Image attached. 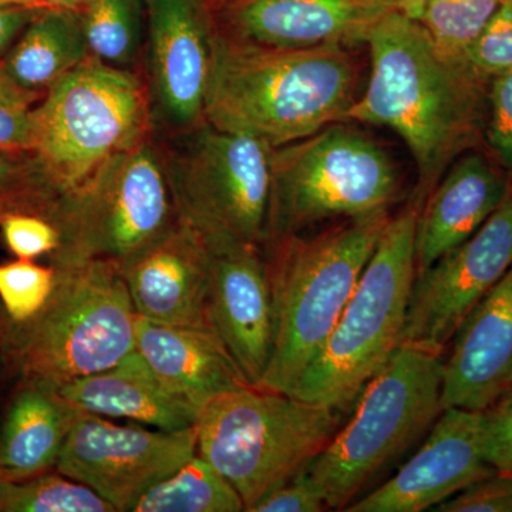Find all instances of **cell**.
<instances>
[{
	"mask_svg": "<svg viewBox=\"0 0 512 512\" xmlns=\"http://www.w3.org/2000/svg\"><path fill=\"white\" fill-rule=\"evenodd\" d=\"M370 76L346 121L386 127L417 168L410 198L423 208L458 157L484 143L490 80L439 53L419 20L392 12L370 33Z\"/></svg>",
	"mask_w": 512,
	"mask_h": 512,
	"instance_id": "cell-1",
	"label": "cell"
},
{
	"mask_svg": "<svg viewBox=\"0 0 512 512\" xmlns=\"http://www.w3.org/2000/svg\"><path fill=\"white\" fill-rule=\"evenodd\" d=\"M352 49L256 46L212 32L205 121L272 148L346 121L359 82Z\"/></svg>",
	"mask_w": 512,
	"mask_h": 512,
	"instance_id": "cell-2",
	"label": "cell"
},
{
	"mask_svg": "<svg viewBox=\"0 0 512 512\" xmlns=\"http://www.w3.org/2000/svg\"><path fill=\"white\" fill-rule=\"evenodd\" d=\"M390 218V211H383L266 245L275 329L271 360L258 387L293 392L335 329Z\"/></svg>",
	"mask_w": 512,
	"mask_h": 512,
	"instance_id": "cell-3",
	"label": "cell"
},
{
	"mask_svg": "<svg viewBox=\"0 0 512 512\" xmlns=\"http://www.w3.org/2000/svg\"><path fill=\"white\" fill-rule=\"evenodd\" d=\"M56 284L33 318L0 333L6 365L26 382L59 389L103 372L136 349L137 312L123 272L106 261L50 264Z\"/></svg>",
	"mask_w": 512,
	"mask_h": 512,
	"instance_id": "cell-4",
	"label": "cell"
},
{
	"mask_svg": "<svg viewBox=\"0 0 512 512\" xmlns=\"http://www.w3.org/2000/svg\"><path fill=\"white\" fill-rule=\"evenodd\" d=\"M419 214L410 200L392 215L335 329L289 396L350 413L402 346L416 279Z\"/></svg>",
	"mask_w": 512,
	"mask_h": 512,
	"instance_id": "cell-5",
	"label": "cell"
},
{
	"mask_svg": "<svg viewBox=\"0 0 512 512\" xmlns=\"http://www.w3.org/2000/svg\"><path fill=\"white\" fill-rule=\"evenodd\" d=\"M348 413L247 386L222 394L197 421V453L227 478L251 512L329 446Z\"/></svg>",
	"mask_w": 512,
	"mask_h": 512,
	"instance_id": "cell-6",
	"label": "cell"
},
{
	"mask_svg": "<svg viewBox=\"0 0 512 512\" xmlns=\"http://www.w3.org/2000/svg\"><path fill=\"white\" fill-rule=\"evenodd\" d=\"M441 355L400 346L366 384L352 417L305 468L329 510L345 511L443 412Z\"/></svg>",
	"mask_w": 512,
	"mask_h": 512,
	"instance_id": "cell-7",
	"label": "cell"
},
{
	"mask_svg": "<svg viewBox=\"0 0 512 512\" xmlns=\"http://www.w3.org/2000/svg\"><path fill=\"white\" fill-rule=\"evenodd\" d=\"M271 164L266 245L329 222L390 211L402 191L390 154L350 121L272 148Z\"/></svg>",
	"mask_w": 512,
	"mask_h": 512,
	"instance_id": "cell-8",
	"label": "cell"
},
{
	"mask_svg": "<svg viewBox=\"0 0 512 512\" xmlns=\"http://www.w3.org/2000/svg\"><path fill=\"white\" fill-rule=\"evenodd\" d=\"M180 220L163 140L153 128L60 198L52 221L60 245L50 264L106 261L123 271Z\"/></svg>",
	"mask_w": 512,
	"mask_h": 512,
	"instance_id": "cell-9",
	"label": "cell"
},
{
	"mask_svg": "<svg viewBox=\"0 0 512 512\" xmlns=\"http://www.w3.org/2000/svg\"><path fill=\"white\" fill-rule=\"evenodd\" d=\"M153 130L143 73L87 57L33 111V151L60 198Z\"/></svg>",
	"mask_w": 512,
	"mask_h": 512,
	"instance_id": "cell-10",
	"label": "cell"
},
{
	"mask_svg": "<svg viewBox=\"0 0 512 512\" xmlns=\"http://www.w3.org/2000/svg\"><path fill=\"white\" fill-rule=\"evenodd\" d=\"M158 136L181 218L207 239L264 249L271 217L272 147L207 121L183 133Z\"/></svg>",
	"mask_w": 512,
	"mask_h": 512,
	"instance_id": "cell-11",
	"label": "cell"
},
{
	"mask_svg": "<svg viewBox=\"0 0 512 512\" xmlns=\"http://www.w3.org/2000/svg\"><path fill=\"white\" fill-rule=\"evenodd\" d=\"M512 266V184L463 244L416 274L402 346L443 356L461 323Z\"/></svg>",
	"mask_w": 512,
	"mask_h": 512,
	"instance_id": "cell-12",
	"label": "cell"
},
{
	"mask_svg": "<svg viewBox=\"0 0 512 512\" xmlns=\"http://www.w3.org/2000/svg\"><path fill=\"white\" fill-rule=\"evenodd\" d=\"M195 454L197 426L150 431L83 413L67 434L55 468L124 512Z\"/></svg>",
	"mask_w": 512,
	"mask_h": 512,
	"instance_id": "cell-13",
	"label": "cell"
},
{
	"mask_svg": "<svg viewBox=\"0 0 512 512\" xmlns=\"http://www.w3.org/2000/svg\"><path fill=\"white\" fill-rule=\"evenodd\" d=\"M143 74L156 133L173 136L205 123L211 22L204 0H144Z\"/></svg>",
	"mask_w": 512,
	"mask_h": 512,
	"instance_id": "cell-14",
	"label": "cell"
},
{
	"mask_svg": "<svg viewBox=\"0 0 512 512\" xmlns=\"http://www.w3.org/2000/svg\"><path fill=\"white\" fill-rule=\"evenodd\" d=\"M212 32L248 45L303 49L366 45L393 12L384 0H204Z\"/></svg>",
	"mask_w": 512,
	"mask_h": 512,
	"instance_id": "cell-15",
	"label": "cell"
},
{
	"mask_svg": "<svg viewBox=\"0 0 512 512\" xmlns=\"http://www.w3.org/2000/svg\"><path fill=\"white\" fill-rule=\"evenodd\" d=\"M483 412L448 407L427 440L396 476L357 498L348 512H421L453 497L468 485L494 476L481 440Z\"/></svg>",
	"mask_w": 512,
	"mask_h": 512,
	"instance_id": "cell-16",
	"label": "cell"
},
{
	"mask_svg": "<svg viewBox=\"0 0 512 512\" xmlns=\"http://www.w3.org/2000/svg\"><path fill=\"white\" fill-rule=\"evenodd\" d=\"M207 244L212 329L245 379L258 387L271 360L275 329L274 293L264 249L229 239H207Z\"/></svg>",
	"mask_w": 512,
	"mask_h": 512,
	"instance_id": "cell-17",
	"label": "cell"
},
{
	"mask_svg": "<svg viewBox=\"0 0 512 512\" xmlns=\"http://www.w3.org/2000/svg\"><path fill=\"white\" fill-rule=\"evenodd\" d=\"M121 272L138 316L215 333L210 320V248L204 235L183 218Z\"/></svg>",
	"mask_w": 512,
	"mask_h": 512,
	"instance_id": "cell-18",
	"label": "cell"
},
{
	"mask_svg": "<svg viewBox=\"0 0 512 512\" xmlns=\"http://www.w3.org/2000/svg\"><path fill=\"white\" fill-rule=\"evenodd\" d=\"M443 363L441 404L484 412L510 387L512 266L468 313Z\"/></svg>",
	"mask_w": 512,
	"mask_h": 512,
	"instance_id": "cell-19",
	"label": "cell"
},
{
	"mask_svg": "<svg viewBox=\"0 0 512 512\" xmlns=\"http://www.w3.org/2000/svg\"><path fill=\"white\" fill-rule=\"evenodd\" d=\"M511 184L490 154L477 148L458 157L420 210L416 274L470 238L500 207Z\"/></svg>",
	"mask_w": 512,
	"mask_h": 512,
	"instance_id": "cell-20",
	"label": "cell"
},
{
	"mask_svg": "<svg viewBox=\"0 0 512 512\" xmlns=\"http://www.w3.org/2000/svg\"><path fill=\"white\" fill-rule=\"evenodd\" d=\"M136 350L164 386L200 414L222 394L252 386L212 332L137 315Z\"/></svg>",
	"mask_w": 512,
	"mask_h": 512,
	"instance_id": "cell-21",
	"label": "cell"
},
{
	"mask_svg": "<svg viewBox=\"0 0 512 512\" xmlns=\"http://www.w3.org/2000/svg\"><path fill=\"white\" fill-rule=\"evenodd\" d=\"M84 413L124 417L174 431L197 426L200 413L164 386L137 352L117 365L55 389Z\"/></svg>",
	"mask_w": 512,
	"mask_h": 512,
	"instance_id": "cell-22",
	"label": "cell"
},
{
	"mask_svg": "<svg viewBox=\"0 0 512 512\" xmlns=\"http://www.w3.org/2000/svg\"><path fill=\"white\" fill-rule=\"evenodd\" d=\"M83 413L53 387L23 380L0 430V468L18 481L52 470Z\"/></svg>",
	"mask_w": 512,
	"mask_h": 512,
	"instance_id": "cell-23",
	"label": "cell"
},
{
	"mask_svg": "<svg viewBox=\"0 0 512 512\" xmlns=\"http://www.w3.org/2000/svg\"><path fill=\"white\" fill-rule=\"evenodd\" d=\"M89 56L79 13L39 8L18 42L3 57L2 67L22 89L45 96L60 77Z\"/></svg>",
	"mask_w": 512,
	"mask_h": 512,
	"instance_id": "cell-24",
	"label": "cell"
},
{
	"mask_svg": "<svg viewBox=\"0 0 512 512\" xmlns=\"http://www.w3.org/2000/svg\"><path fill=\"white\" fill-rule=\"evenodd\" d=\"M77 13L90 56L117 69L143 73L147 43L144 0H90Z\"/></svg>",
	"mask_w": 512,
	"mask_h": 512,
	"instance_id": "cell-25",
	"label": "cell"
},
{
	"mask_svg": "<svg viewBox=\"0 0 512 512\" xmlns=\"http://www.w3.org/2000/svg\"><path fill=\"white\" fill-rule=\"evenodd\" d=\"M133 512H239L244 501L210 461L195 454L131 507Z\"/></svg>",
	"mask_w": 512,
	"mask_h": 512,
	"instance_id": "cell-26",
	"label": "cell"
},
{
	"mask_svg": "<svg viewBox=\"0 0 512 512\" xmlns=\"http://www.w3.org/2000/svg\"><path fill=\"white\" fill-rule=\"evenodd\" d=\"M0 512H117L92 488L46 471L28 480L15 481L0 493Z\"/></svg>",
	"mask_w": 512,
	"mask_h": 512,
	"instance_id": "cell-27",
	"label": "cell"
},
{
	"mask_svg": "<svg viewBox=\"0 0 512 512\" xmlns=\"http://www.w3.org/2000/svg\"><path fill=\"white\" fill-rule=\"evenodd\" d=\"M501 3L503 0H426L419 22L441 55L464 62L468 47Z\"/></svg>",
	"mask_w": 512,
	"mask_h": 512,
	"instance_id": "cell-28",
	"label": "cell"
},
{
	"mask_svg": "<svg viewBox=\"0 0 512 512\" xmlns=\"http://www.w3.org/2000/svg\"><path fill=\"white\" fill-rule=\"evenodd\" d=\"M59 195L32 153L0 154V222L9 214L53 221Z\"/></svg>",
	"mask_w": 512,
	"mask_h": 512,
	"instance_id": "cell-29",
	"label": "cell"
},
{
	"mask_svg": "<svg viewBox=\"0 0 512 512\" xmlns=\"http://www.w3.org/2000/svg\"><path fill=\"white\" fill-rule=\"evenodd\" d=\"M56 284V268L33 259L0 264V305L10 322H25L45 306Z\"/></svg>",
	"mask_w": 512,
	"mask_h": 512,
	"instance_id": "cell-30",
	"label": "cell"
},
{
	"mask_svg": "<svg viewBox=\"0 0 512 512\" xmlns=\"http://www.w3.org/2000/svg\"><path fill=\"white\" fill-rule=\"evenodd\" d=\"M42 99L12 82L0 60V154L32 153L33 111Z\"/></svg>",
	"mask_w": 512,
	"mask_h": 512,
	"instance_id": "cell-31",
	"label": "cell"
},
{
	"mask_svg": "<svg viewBox=\"0 0 512 512\" xmlns=\"http://www.w3.org/2000/svg\"><path fill=\"white\" fill-rule=\"evenodd\" d=\"M464 62L487 80L512 70V0H503L476 42L468 47Z\"/></svg>",
	"mask_w": 512,
	"mask_h": 512,
	"instance_id": "cell-32",
	"label": "cell"
},
{
	"mask_svg": "<svg viewBox=\"0 0 512 512\" xmlns=\"http://www.w3.org/2000/svg\"><path fill=\"white\" fill-rule=\"evenodd\" d=\"M484 144L512 180V70L498 74L488 84Z\"/></svg>",
	"mask_w": 512,
	"mask_h": 512,
	"instance_id": "cell-33",
	"label": "cell"
},
{
	"mask_svg": "<svg viewBox=\"0 0 512 512\" xmlns=\"http://www.w3.org/2000/svg\"><path fill=\"white\" fill-rule=\"evenodd\" d=\"M3 241L16 258L36 259L53 254L60 245V232L47 218L33 214H9L0 222Z\"/></svg>",
	"mask_w": 512,
	"mask_h": 512,
	"instance_id": "cell-34",
	"label": "cell"
},
{
	"mask_svg": "<svg viewBox=\"0 0 512 512\" xmlns=\"http://www.w3.org/2000/svg\"><path fill=\"white\" fill-rule=\"evenodd\" d=\"M481 440L485 460L495 473L512 477V399L503 396L484 410Z\"/></svg>",
	"mask_w": 512,
	"mask_h": 512,
	"instance_id": "cell-35",
	"label": "cell"
},
{
	"mask_svg": "<svg viewBox=\"0 0 512 512\" xmlns=\"http://www.w3.org/2000/svg\"><path fill=\"white\" fill-rule=\"evenodd\" d=\"M436 512H512V477L494 476L468 485L433 508Z\"/></svg>",
	"mask_w": 512,
	"mask_h": 512,
	"instance_id": "cell-36",
	"label": "cell"
},
{
	"mask_svg": "<svg viewBox=\"0 0 512 512\" xmlns=\"http://www.w3.org/2000/svg\"><path fill=\"white\" fill-rule=\"evenodd\" d=\"M329 510L305 470L262 498L251 512H322Z\"/></svg>",
	"mask_w": 512,
	"mask_h": 512,
	"instance_id": "cell-37",
	"label": "cell"
},
{
	"mask_svg": "<svg viewBox=\"0 0 512 512\" xmlns=\"http://www.w3.org/2000/svg\"><path fill=\"white\" fill-rule=\"evenodd\" d=\"M37 9L30 6L0 5V60L18 42L23 30L36 15Z\"/></svg>",
	"mask_w": 512,
	"mask_h": 512,
	"instance_id": "cell-38",
	"label": "cell"
},
{
	"mask_svg": "<svg viewBox=\"0 0 512 512\" xmlns=\"http://www.w3.org/2000/svg\"><path fill=\"white\" fill-rule=\"evenodd\" d=\"M384 2L393 9V12L413 20H420L426 5V0H384Z\"/></svg>",
	"mask_w": 512,
	"mask_h": 512,
	"instance_id": "cell-39",
	"label": "cell"
},
{
	"mask_svg": "<svg viewBox=\"0 0 512 512\" xmlns=\"http://www.w3.org/2000/svg\"><path fill=\"white\" fill-rule=\"evenodd\" d=\"M90 0H37V8L67 9L79 12Z\"/></svg>",
	"mask_w": 512,
	"mask_h": 512,
	"instance_id": "cell-40",
	"label": "cell"
},
{
	"mask_svg": "<svg viewBox=\"0 0 512 512\" xmlns=\"http://www.w3.org/2000/svg\"><path fill=\"white\" fill-rule=\"evenodd\" d=\"M15 481L18 480H16L12 474L8 473L6 470H3V468H0V493H2V490L6 487V485L15 483Z\"/></svg>",
	"mask_w": 512,
	"mask_h": 512,
	"instance_id": "cell-41",
	"label": "cell"
},
{
	"mask_svg": "<svg viewBox=\"0 0 512 512\" xmlns=\"http://www.w3.org/2000/svg\"><path fill=\"white\" fill-rule=\"evenodd\" d=\"M0 5H20L37 8V0H0Z\"/></svg>",
	"mask_w": 512,
	"mask_h": 512,
	"instance_id": "cell-42",
	"label": "cell"
},
{
	"mask_svg": "<svg viewBox=\"0 0 512 512\" xmlns=\"http://www.w3.org/2000/svg\"><path fill=\"white\" fill-rule=\"evenodd\" d=\"M6 322V313L3 311L2 305H0V333H2L3 325Z\"/></svg>",
	"mask_w": 512,
	"mask_h": 512,
	"instance_id": "cell-43",
	"label": "cell"
},
{
	"mask_svg": "<svg viewBox=\"0 0 512 512\" xmlns=\"http://www.w3.org/2000/svg\"><path fill=\"white\" fill-rule=\"evenodd\" d=\"M503 396L508 397V399H512V386L510 387V389L507 390V392L503 394Z\"/></svg>",
	"mask_w": 512,
	"mask_h": 512,
	"instance_id": "cell-44",
	"label": "cell"
},
{
	"mask_svg": "<svg viewBox=\"0 0 512 512\" xmlns=\"http://www.w3.org/2000/svg\"><path fill=\"white\" fill-rule=\"evenodd\" d=\"M512 386V373H511V376H510V387ZM510 387H508V389H510Z\"/></svg>",
	"mask_w": 512,
	"mask_h": 512,
	"instance_id": "cell-45",
	"label": "cell"
}]
</instances>
